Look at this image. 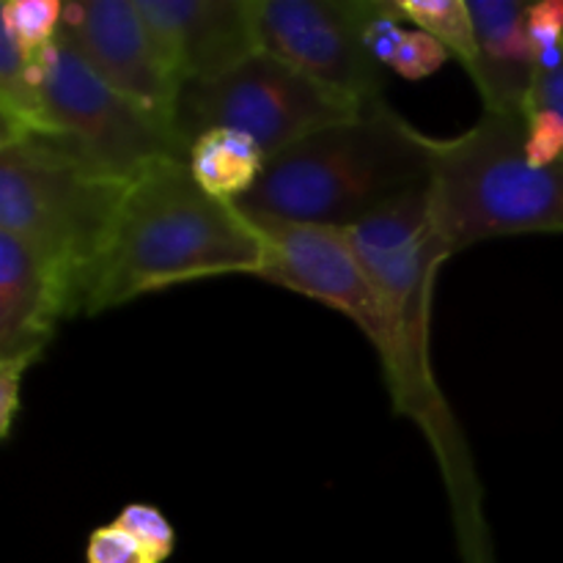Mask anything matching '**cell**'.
Segmentation results:
<instances>
[{
    "instance_id": "obj_1",
    "label": "cell",
    "mask_w": 563,
    "mask_h": 563,
    "mask_svg": "<svg viewBox=\"0 0 563 563\" xmlns=\"http://www.w3.org/2000/svg\"><path fill=\"white\" fill-rule=\"evenodd\" d=\"M273 245V262L258 278L308 300L324 302L363 330L377 350L390 401L427 434L440 465L465 563H493L484 520V489L465 432L438 379H427L412 361L399 317L352 251L344 231L313 225L256 223Z\"/></svg>"
},
{
    "instance_id": "obj_2",
    "label": "cell",
    "mask_w": 563,
    "mask_h": 563,
    "mask_svg": "<svg viewBox=\"0 0 563 563\" xmlns=\"http://www.w3.org/2000/svg\"><path fill=\"white\" fill-rule=\"evenodd\" d=\"M273 245L234 203L212 198L187 159L148 165L124 192L108 253L82 313H102L152 291L220 275H262Z\"/></svg>"
},
{
    "instance_id": "obj_3",
    "label": "cell",
    "mask_w": 563,
    "mask_h": 563,
    "mask_svg": "<svg viewBox=\"0 0 563 563\" xmlns=\"http://www.w3.org/2000/svg\"><path fill=\"white\" fill-rule=\"evenodd\" d=\"M432 187V137L385 99L267 159L234 203L253 223L350 231Z\"/></svg>"
},
{
    "instance_id": "obj_4",
    "label": "cell",
    "mask_w": 563,
    "mask_h": 563,
    "mask_svg": "<svg viewBox=\"0 0 563 563\" xmlns=\"http://www.w3.org/2000/svg\"><path fill=\"white\" fill-rule=\"evenodd\" d=\"M124 192L64 135L33 132L0 143V231L58 275L75 313H82L108 253Z\"/></svg>"
},
{
    "instance_id": "obj_5",
    "label": "cell",
    "mask_w": 563,
    "mask_h": 563,
    "mask_svg": "<svg viewBox=\"0 0 563 563\" xmlns=\"http://www.w3.org/2000/svg\"><path fill=\"white\" fill-rule=\"evenodd\" d=\"M432 212L451 253L517 234H563V159L533 165L526 115L484 113L456 137H432Z\"/></svg>"
},
{
    "instance_id": "obj_6",
    "label": "cell",
    "mask_w": 563,
    "mask_h": 563,
    "mask_svg": "<svg viewBox=\"0 0 563 563\" xmlns=\"http://www.w3.org/2000/svg\"><path fill=\"white\" fill-rule=\"evenodd\" d=\"M363 110L262 49L225 75L185 82L176 97L174 135L187 154L203 132L234 130L253 137L273 159L311 132L355 119Z\"/></svg>"
},
{
    "instance_id": "obj_7",
    "label": "cell",
    "mask_w": 563,
    "mask_h": 563,
    "mask_svg": "<svg viewBox=\"0 0 563 563\" xmlns=\"http://www.w3.org/2000/svg\"><path fill=\"white\" fill-rule=\"evenodd\" d=\"M33 66L49 130L104 179L130 187L159 159H187L174 130L110 88L60 33L33 55Z\"/></svg>"
},
{
    "instance_id": "obj_8",
    "label": "cell",
    "mask_w": 563,
    "mask_h": 563,
    "mask_svg": "<svg viewBox=\"0 0 563 563\" xmlns=\"http://www.w3.org/2000/svg\"><path fill=\"white\" fill-rule=\"evenodd\" d=\"M377 0H251L258 44L333 97L368 108L385 75L366 44Z\"/></svg>"
},
{
    "instance_id": "obj_9",
    "label": "cell",
    "mask_w": 563,
    "mask_h": 563,
    "mask_svg": "<svg viewBox=\"0 0 563 563\" xmlns=\"http://www.w3.org/2000/svg\"><path fill=\"white\" fill-rule=\"evenodd\" d=\"M344 234L399 317L418 372L427 379H438L432 366L434 280L454 253L434 223L432 187Z\"/></svg>"
},
{
    "instance_id": "obj_10",
    "label": "cell",
    "mask_w": 563,
    "mask_h": 563,
    "mask_svg": "<svg viewBox=\"0 0 563 563\" xmlns=\"http://www.w3.org/2000/svg\"><path fill=\"white\" fill-rule=\"evenodd\" d=\"M58 33L110 88L174 130L181 82L176 80L135 0L64 3Z\"/></svg>"
},
{
    "instance_id": "obj_11",
    "label": "cell",
    "mask_w": 563,
    "mask_h": 563,
    "mask_svg": "<svg viewBox=\"0 0 563 563\" xmlns=\"http://www.w3.org/2000/svg\"><path fill=\"white\" fill-rule=\"evenodd\" d=\"M176 80H212L262 53L251 0H135Z\"/></svg>"
},
{
    "instance_id": "obj_12",
    "label": "cell",
    "mask_w": 563,
    "mask_h": 563,
    "mask_svg": "<svg viewBox=\"0 0 563 563\" xmlns=\"http://www.w3.org/2000/svg\"><path fill=\"white\" fill-rule=\"evenodd\" d=\"M71 313V295L58 275L0 231V366L27 372Z\"/></svg>"
},
{
    "instance_id": "obj_13",
    "label": "cell",
    "mask_w": 563,
    "mask_h": 563,
    "mask_svg": "<svg viewBox=\"0 0 563 563\" xmlns=\"http://www.w3.org/2000/svg\"><path fill=\"white\" fill-rule=\"evenodd\" d=\"M528 9L520 0H467L476 33L471 80L478 88L484 113L526 115L537 77Z\"/></svg>"
},
{
    "instance_id": "obj_14",
    "label": "cell",
    "mask_w": 563,
    "mask_h": 563,
    "mask_svg": "<svg viewBox=\"0 0 563 563\" xmlns=\"http://www.w3.org/2000/svg\"><path fill=\"white\" fill-rule=\"evenodd\" d=\"M267 154L253 137L234 130H209L187 148V168L203 192L236 203L256 187Z\"/></svg>"
},
{
    "instance_id": "obj_15",
    "label": "cell",
    "mask_w": 563,
    "mask_h": 563,
    "mask_svg": "<svg viewBox=\"0 0 563 563\" xmlns=\"http://www.w3.org/2000/svg\"><path fill=\"white\" fill-rule=\"evenodd\" d=\"M33 132H53L47 124L31 55L22 53L11 33L0 36V143Z\"/></svg>"
},
{
    "instance_id": "obj_16",
    "label": "cell",
    "mask_w": 563,
    "mask_h": 563,
    "mask_svg": "<svg viewBox=\"0 0 563 563\" xmlns=\"http://www.w3.org/2000/svg\"><path fill=\"white\" fill-rule=\"evenodd\" d=\"M399 14L405 22H412L416 31L438 38L451 58L460 60L471 71L476 60V33H473L467 0H399Z\"/></svg>"
},
{
    "instance_id": "obj_17",
    "label": "cell",
    "mask_w": 563,
    "mask_h": 563,
    "mask_svg": "<svg viewBox=\"0 0 563 563\" xmlns=\"http://www.w3.org/2000/svg\"><path fill=\"white\" fill-rule=\"evenodd\" d=\"M60 0H9L3 5V31L14 36L25 55H38L60 31Z\"/></svg>"
},
{
    "instance_id": "obj_18",
    "label": "cell",
    "mask_w": 563,
    "mask_h": 563,
    "mask_svg": "<svg viewBox=\"0 0 563 563\" xmlns=\"http://www.w3.org/2000/svg\"><path fill=\"white\" fill-rule=\"evenodd\" d=\"M115 526L124 528L130 537H135L148 553L157 559V563L168 561L170 553L176 548V533L170 528V522L165 520V515L159 509L148 504H130L121 509V515L115 517Z\"/></svg>"
},
{
    "instance_id": "obj_19",
    "label": "cell",
    "mask_w": 563,
    "mask_h": 563,
    "mask_svg": "<svg viewBox=\"0 0 563 563\" xmlns=\"http://www.w3.org/2000/svg\"><path fill=\"white\" fill-rule=\"evenodd\" d=\"M449 58L451 53L438 42V38H432L423 31H407L405 27L390 69H394L396 75L407 77V80H423V77L443 69V64Z\"/></svg>"
},
{
    "instance_id": "obj_20",
    "label": "cell",
    "mask_w": 563,
    "mask_h": 563,
    "mask_svg": "<svg viewBox=\"0 0 563 563\" xmlns=\"http://www.w3.org/2000/svg\"><path fill=\"white\" fill-rule=\"evenodd\" d=\"M528 31H531L537 69H550L563 55V0H542L528 9Z\"/></svg>"
},
{
    "instance_id": "obj_21",
    "label": "cell",
    "mask_w": 563,
    "mask_h": 563,
    "mask_svg": "<svg viewBox=\"0 0 563 563\" xmlns=\"http://www.w3.org/2000/svg\"><path fill=\"white\" fill-rule=\"evenodd\" d=\"M86 563H157L135 537L113 526H102L91 533L86 548Z\"/></svg>"
},
{
    "instance_id": "obj_22",
    "label": "cell",
    "mask_w": 563,
    "mask_h": 563,
    "mask_svg": "<svg viewBox=\"0 0 563 563\" xmlns=\"http://www.w3.org/2000/svg\"><path fill=\"white\" fill-rule=\"evenodd\" d=\"M528 110H553L563 121V55L559 64L550 66V69H537Z\"/></svg>"
},
{
    "instance_id": "obj_23",
    "label": "cell",
    "mask_w": 563,
    "mask_h": 563,
    "mask_svg": "<svg viewBox=\"0 0 563 563\" xmlns=\"http://www.w3.org/2000/svg\"><path fill=\"white\" fill-rule=\"evenodd\" d=\"M22 377L25 372L14 366H0V438L9 440L11 427L16 421V412H20V390H22Z\"/></svg>"
}]
</instances>
